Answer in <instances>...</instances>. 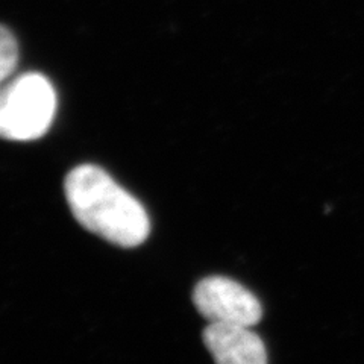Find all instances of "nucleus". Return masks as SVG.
Returning <instances> with one entry per match:
<instances>
[{"label":"nucleus","mask_w":364,"mask_h":364,"mask_svg":"<svg viewBox=\"0 0 364 364\" xmlns=\"http://www.w3.org/2000/svg\"><path fill=\"white\" fill-rule=\"evenodd\" d=\"M64 191L75 219L104 240L135 247L149 237L151 222L144 207L104 168L75 167L65 178Z\"/></svg>","instance_id":"obj_1"},{"label":"nucleus","mask_w":364,"mask_h":364,"mask_svg":"<svg viewBox=\"0 0 364 364\" xmlns=\"http://www.w3.org/2000/svg\"><path fill=\"white\" fill-rule=\"evenodd\" d=\"M56 93L40 73L17 76L0 87V139L32 141L49 131Z\"/></svg>","instance_id":"obj_2"},{"label":"nucleus","mask_w":364,"mask_h":364,"mask_svg":"<svg viewBox=\"0 0 364 364\" xmlns=\"http://www.w3.org/2000/svg\"><path fill=\"white\" fill-rule=\"evenodd\" d=\"M198 311L210 323L255 326L263 316L259 301L242 284L225 277L202 279L193 293Z\"/></svg>","instance_id":"obj_3"},{"label":"nucleus","mask_w":364,"mask_h":364,"mask_svg":"<svg viewBox=\"0 0 364 364\" xmlns=\"http://www.w3.org/2000/svg\"><path fill=\"white\" fill-rule=\"evenodd\" d=\"M203 343L215 364H267L266 346L249 326L210 323Z\"/></svg>","instance_id":"obj_4"},{"label":"nucleus","mask_w":364,"mask_h":364,"mask_svg":"<svg viewBox=\"0 0 364 364\" xmlns=\"http://www.w3.org/2000/svg\"><path fill=\"white\" fill-rule=\"evenodd\" d=\"M18 63V46L6 28L0 26V87L13 76Z\"/></svg>","instance_id":"obj_5"}]
</instances>
